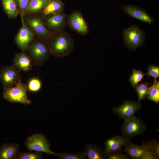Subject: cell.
Returning <instances> with one entry per match:
<instances>
[{"instance_id": "ac0fdd59", "label": "cell", "mask_w": 159, "mask_h": 159, "mask_svg": "<svg viewBox=\"0 0 159 159\" xmlns=\"http://www.w3.org/2000/svg\"><path fill=\"white\" fill-rule=\"evenodd\" d=\"M85 152L89 159L107 158L105 151L99 146L90 143H87L84 147Z\"/></svg>"}, {"instance_id": "f546056e", "label": "cell", "mask_w": 159, "mask_h": 159, "mask_svg": "<svg viewBox=\"0 0 159 159\" xmlns=\"http://www.w3.org/2000/svg\"><path fill=\"white\" fill-rule=\"evenodd\" d=\"M153 152L157 159L159 158V143L155 140H150L148 142Z\"/></svg>"}, {"instance_id": "9a60e30c", "label": "cell", "mask_w": 159, "mask_h": 159, "mask_svg": "<svg viewBox=\"0 0 159 159\" xmlns=\"http://www.w3.org/2000/svg\"><path fill=\"white\" fill-rule=\"evenodd\" d=\"M126 137L118 135L107 139L105 142V152L107 154L118 151L126 143L130 142Z\"/></svg>"}, {"instance_id": "1f68e13d", "label": "cell", "mask_w": 159, "mask_h": 159, "mask_svg": "<svg viewBox=\"0 0 159 159\" xmlns=\"http://www.w3.org/2000/svg\"><path fill=\"white\" fill-rule=\"evenodd\" d=\"M112 152L107 154V158L109 159H127L128 156L118 152Z\"/></svg>"}, {"instance_id": "8992f818", "label": "cell", "mask_w": 159, "mask_h": 159, "mask_svg": "<svg viewBox=\"0 0 159 159\" xmlns=\"http://www.w3.org/2000/svg\"><path fill=\"white\" fill-rule=\"evenodd\" d=\"M67 22L71 29L79 34L85 36L90 32L87 24L80 11L74 10L67 15Z\"/></svg>"}, {"instance_id": "9c48e42d", "label": "cell", "mask_w": 159, "mask_h": 159, "mask_svg": "<svg viewBox=\"0 0 159 159\" xmlns=\"http://www.w3.org/2000/svg\"><path fill=\"white\" fill-rule=\"evenodd\" d=\"M67 15L64 11L44 18L47 29L52 34L64 30L67 24Z\"/></svg>"}, {"instance_id": "603a6c76", "label": "cell", "mask_w": 159, "mask_h": 159, "mask_svg": "<svg viewBox=\"0 0 159 159\" xmlns=\"http://www.w3.org/2000/svg\"><path fill=\"white\" fill-rule=\"evenodd\" d=\"M54 155L62 159H85L86 158L87 156L84 151L72 153H55Z\"/></svg>"}, {"instance_id": "ba28073f", "label": "cell", "mask_w": 159, "mask_h": 159, "mask_svg": "<svg viewBox=\"0 0 159 159\" xmlns=\"http://www.w3.org/2000/svg\"><path fill=\"white\" fill-rule=\"evenodd\" d=\"M26 23L28 26L42 39L43 43L50 45L53 34L47 29L43 20L38 17L32 16L26 19Z\"/></svg>"}, {"instance_id": "30bf717a", "label": "cell", "mask_w": 159, "mask_h": 159, "mask_svg": "<svg viewBox=\"0 0 159 159\" xmlns=\"http://www.w3.org/2000/svg\"><path fill=\"white\" fill-rule=\"evenodd\" d=\"M146 128L143 120L135 116L130 119L125 120L122 130V133L125 136L132 137L142 134Z\"/></svg>"}, {"instance_id": "4fadbf2b", "label": "cell", "mask_w": 159, "mask_h": 159, "mask_svg": "<svg viewBox=\"0 0 159 159\" xmlns=\"http://www.w3.org/2000/svg\"><path fill=\"white\" fill-rule=\"evenodd\" d=\"M123 11L129 16L149 24L154 22L153 19L146 11L135 6L125 5L123 7Z\"/></svg>"}, {"instance_id": "4316f807", "label": "cell", "mask_w": 159, "mask_h": 159, "mask_svg": "<svg viewBox=\"0 0 159 159\" xmlns=\"http://www.w3.org/2000/svg\"><path fill=\"white\" fill-rule=\"evenodd\" d=\"M144 74L142 71L133 69L132 72L129 80L132 87L134 88L138 83L141 81Z\"/></svg>"}, {"instance_id": "f1b7e54d", "label": "cell", "mask_w": 159, "mask_h": 159, "mask_svg": "<svg viewBox=\"0 0 159 159\" xmlns=\"http://www.w3.org/2000/svg\"><path fill=\"white\" fill-rule=\"evenodd\" d=\"M14 0L20 14L21 16H23L24 12L28 7L32 0Z\"/></svg>"}, {"instance_id": "d4e9b609", "label": "cell", "mask_w": 159, "mask_h": 159, "mask_svg": "<svg viewBox=\"0 0 159 159\" xmlns=\"http://www.w3.org/2000/svg\"><path fill=\"white\" fill-rule=\"evenodd\" d=\"M42 152H26L18 154L16 159H43Z\"/></svg>"}, {"instance_id": "d6986e66", "label": "cell", "mask_w": 159, "mask_h": 159, "mask_svg": "<svg viewBox=\"0 0 159 159\" xmlns=\"http://www.w3.org/2000/svg\"><path fill=\"white\" fill-rule=\"evenodd\" d=\"M3 10L9 18H16L19 11L14 0H1Z\"/></svg>"}, {"instance_id": "7a4b0ae2", "label": "cell", "mask_w": 159, "mask_h": 159, "mask_svg": "<svg viewBox=\"0 0 159 159\" xmlns=\"http://www.w3.org/2000/svg\"><path fill=\"white\" fill-rule=\"evenodd\" d=\"M4 99L11 103H19L27 105L32 103L28 98L26 85L20 81L15 86L3 88Z\"/></svg>"}, {"instance_id": "44dd1931", "label": "cell", "mask_w": 159, "mask_h": 159, "mask_svg": "<svg viewBox=\"0 0 159 159\" xmlns=\"http://www.w3.org/2000/svg\"><path fill=\"white\" fill-rule=\"evenodd\" d=\"M49 0H32L24 11L23 16L41 12Z\"/></svg>"}, {"instance_id": "3957f363", "label": "cell", "mask_w": 159, "mask_h": 159, "mask_svg": "<svg viewBox=\"0 0 159 159\" xmlns=\"http://www.w3.org/2000/svg\"><path fill=\"white\" fill-rule=\"evenodd\" d=\"M122 35L126 45L134 49L142 45L145 37L144 31L135 25H130L123 29Z\"/></svg>"}, {"instance_id": "4dcf8cb0", "label": "cell", "mask_w": 159, "mask_h": 159, "mask_svg": "<svg viewBox=\"0 0 159 159\" xmlns=\"http://www.w3.org/2000/svg\"><path fill=\"white\" fill-rule=\"evenodd\" d=\"M148 72L145 74L153 77L155 79L159 76V68L158 67L152 65L150 66L147 69Z\"/></svg>"}, {"instance_id": "6da1fadb", "label": "cell", "mask_w": 159, "mask_h": 159, "mask_svg": "<svg viewBox=\"0 0 159 159\" xmlns=\"http://www.w3.org/2000/svg\"><path fill=\"white\" fill-rule=\"evenodd\" d=\"M74 40L70 34L64 30L53 34L49 45L51 54L58 58L69 56L73 51Z\"/></svg>"}, {"instance_id": "7c38bea8", "label": "cell", "mask_w": 159, "mask_h": 159, "mask_svg": "<svg viewBox=\"0 0 159 159\" xmlns=\"http://www.w3.org/2000/svg\"><path fill=\"white\" fill-rule=\"evenodd\" d=\"M23 16H21L22 26L15 38L16 44L22 52L27 49L30 42L33 39L34 35L31 29L25 22Z\"/></svg>"}, {"instance_id": "5bb4252c", "label": "cell", "mask_w": 159, "mask_h": 159, "mask_svg": "<svg viewBox=\"0 0 159 159\" xmlns=\"http://www.w3.org/2000/svg\"><path fill=\"white\" fill-rule=\"evenodd\" d=\"M13 63L14 66L19 71L25 72L30 70L33 65L30 56L24 52L15 54Z\"/></svg>"}, {"instance_id": "83f0119b", "label": "cell", "mask_w": 159, "mask_h": 159, "mask_svg": "<svg viewBox=\"0 0 159 159\" xmlns=\"http://www.w3.org/2000/svg\"><path fill=\"white\" fill-rule=\"evenodd\" d=\"M142 144L144 147V151L140 159H157L148 143Z\"/></svg>"}, {"instance_id": "277c9868", "label": "cell", "mask_w": 159, "mask_h": 159, "mask_svg": "<svg viewBox=\"0 0 159 159\" xmlns=\"http://www.w3.org/2000/svg\"><path fill=\"white\" fill-rule=\"evenodd\" d=\"M27 49L33 64L43 65L51 54L49 46L42 42H31Z\"/></svg>"}, {"instance_id": "484cf974", "label": "cell", "mask_w": 159, "mask_h": 159, "mask_svg": "<svg viewBox=\"0 0 159 159\" xmlns=\"http://www.w3.org/2000/svg\"><path fill=\"white\" fill-rule=\"evenodd\" d=\"M148 100L156 103L159 102V89L153 85L149 87L146 96Z\"/></svg>"}, {"instance_id": "d6a6232c", "label": "cell", "mask_w": 159, "mask_h": 159, "mask_svg": "<svg viewBox=\"0 0 159 159\" xmlns=\"http://www.w3.org/2000/svg\"><path fill=\"white\" fill-rule=\"evenodd\" d=\"M159 81H158L156 80V79H155L154 83L153 85L154 86H155V87L159 89Z\"/></svg>"}, {"instance_id": "52a82bcc", "label": "cell", "mask_w": 159, "mask_h": 159, "mask_svg": "<svg viewBox=\"0 0 159 159\" xmlns=\"http://www.w3.org/2000/svg\"><path fill=\"white\" fill-rule=\"evenodd\" d=\"M19 71L13 65L1 68L0 81L3 88L14 86L21 81Z\"/></svg>"}, {"instance_id": "5b68a950", "label": "cell", "mask_w": 159, "mask_h": 159, "mask_svg": "<svg viewBox=\"0 0 159 159\" xmlns=\"http://www.w3.org/2000/svg\"><path fill=\"white\" fill-rule=\"evenodd\" d=\"M25 145L29 151L43 152L49 155H54L55 153L50 150V143L41 133L34 134L28 137L25 140Z\"/></svg>"}, {"instance_id": "cb8c5ba5", "label": "cell", "mask_w": 159, "mask_h": 159, "mask_svg": "<svg viewBox=\"0 0 159 159\" xmlns=\"http://www.w3.org/2000/svg\"><path fill=\"white\" fill-rule=\"evenodd\" d=\"M148 84L145 82L138 84L134 87L138 96V103L145 99L149 89Z\"/></svg>"}, {"instance_id": "8fae6325", "label": "cell", "mask_w": 159, "mask_h": 159, "mask_svg": "<svg viewBox=\"0 0 159 159\" xmlns=\"http://www.w3.org/2000/svg\"><path fill=\"white\" fill-rule=\"evenodd\" d=\"M141 107L139 103L127 100L122 105L113 107L112 109L114 113L118 115L120 118L126 120L134 117L135 113Z\"/></svg>"}, {"instance_id": "ffe728a7", "label": "cell", "mask_w": 159, "mask_h": 159, "mask_svg": "<svg viewBox=\"0 0 159 159\" xmlns=\"http://www.w3.org/2000/svg\"><path fill=\"white\" fill-rule=\"evenodd\" d=\"M124 151L131 158L140 159L144 151V147L142 144L139 146L133 144L130 142L125 144Z\"/></svg>"}, {"instance_id": "7402d4cb", "label": "cell", "mask_w": 159, "mask_h": 159, "mask_svg": "<svg viewBox=\"0 0 159 159\" xmlns=\"http://www.w3.org/2000/svg\"><path fill=\"white\" fill-rule=\"evenodd\" d=\"M26 86L27 91L32 92H37L42 89V83L39 78L34 77L29 80Z\"/></svg>"}, {"instance_id": "e0dca14e", "label": "cell", "mask_w": 159, "mask_h": 159, "mask_svg": "<svg viewBox=\"0 0 159 159\" xmlns=\"http://www.w3.org/2000/svg\"><path fill=\"white\" fill-rule=\"evenodd\" d=\"M19 146L17 143H4L0 147V159H16Z\"/></svg>"}, {"instance_id": "2e32d148", "label": "cell", "mask_w": 159, "mask_h": 159, "mask_svg": "<svg viewBox=\"0 0 159 159\" xmlns=\"http://www.w3.org/2000/svg\"><path fill=\"white\" fill-rule=\"evenodd\" d=\"M64 4L61 0H49L41 12L43 18L64 11Z\"/></svg>"}]
</instances>
